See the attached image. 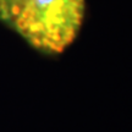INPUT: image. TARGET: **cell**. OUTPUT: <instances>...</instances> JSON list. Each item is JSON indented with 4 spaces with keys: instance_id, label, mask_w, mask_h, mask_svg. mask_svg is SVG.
<instances>
[{
    "instance_id": "1",
    "label": "cell",
    "mask_w": 132,
    "mask_h": 132,
    "mask_svg": "<svg viewBox=\"0 0 132 132\" xmlns=\"http://www.w3.org/2000/svg\"><path fill=\"white\" fill-rule=\"evenodd\" d=\"M85 15L86 0H0V21L50 56L75 42Z\"/></svg>"
}]
</instances>
